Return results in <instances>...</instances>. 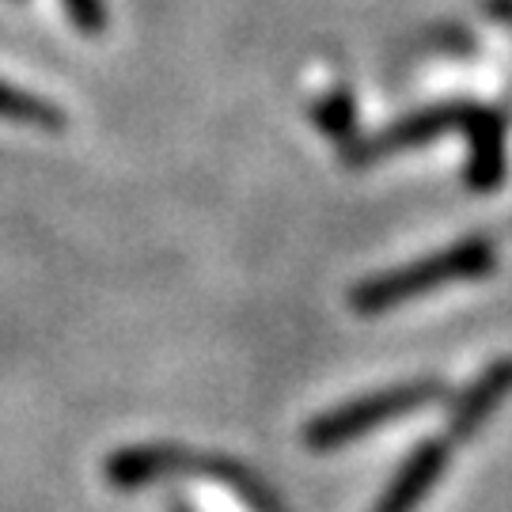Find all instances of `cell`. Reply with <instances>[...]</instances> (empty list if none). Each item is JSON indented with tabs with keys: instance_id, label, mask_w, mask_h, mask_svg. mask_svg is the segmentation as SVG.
I'll list each match as a JSON object with an SVG mask.
<instances>
[{
	"instance_id": "obj_4",
	"label": "cell",
	"mask_w": 512,
	"mask_h": 512,
	"mask_svg": "<svg viewBox=\"0 0 512 512\" xmlns=\"http://www.w3.org/2000/svg\"><path fill=\"white\" fill-rule=\"evenodd\" d=\"M448 440H429L421 444L414 456L403 463V471L395 475V482L387 486V494L380 497V505L372 512H414L425 501V494L437 486V478L448 467Z\"/></svg>"
},
{
	"instance_id": "obj_6",
	"label": "cell",
	"mask_w": 512,
	"mask_h": 512,
	"mask_svg": "<svg viewBox=\"0 0 512 512\" xmlns=\"http://www.w3.org/2000/svg\"><path fill=\"white\" fill-rule=\"evenodd\" d=\"M0 122L38 129V133H65L69 129V114L57 107L54 99L27 92V88H19V84L0 76Z\"/></svg>"
},
{
	"instance_id": "obj_3",
	"label": "cell",
	"mask_w": 512,
	"mask_h": 512,
	"mask_svg": "<svg viewBox=\"0 0 512 512\" xmlns=\"http://www.w3.org/2000/svg\"><path fill=\"white\" fill-rule=\"evenodd\" d=\"M437 395H440L437 384H406V387H391V391H376V395H365L357 403H346L338 406V410H330V414H323V418H315L308 425L304 440H308L311 448H342L349 440L368 437L372 429H380L387 421L429 406Z\"/></svg>"
},
{
	"instance_id": "obj_2",
	"label": "cell",
	"mask_w": 512,
	"mask_h": 512,
	"mask_svg": "<svg viewBox=\"0 0 512 512\" xmlns=\"http://www.w3.org/2000/svg\"><path fill=\"white\" fill-rule=\"evenodd\" d=\"M490 266H494V247L486 239H467V243L448 247L440 255L421 258L414 266H403V270H391V274L357 285L349 293V304H353L357 315H384V311L406 304L410 296L433 293V289L456 285V281L486 277Z\"/></svg>"
},
{
	"instance_id": "obj_7",
	"label": "cell",
	"mask_w": 512,
	"mask_h": 512,
	"mask_svg": "<svg viewBox=\"0 0 512 512\" xmlns=\"http://www.w3.org/2000/svg\"><path fill=\"white\" fill-rule=\"evenodd\" d=\"M311 118H315V126L323 129L330 141L349 145V137H353V95L346 88H334V92H327L311 107Z\"/></svg>"
},
{
	"instance_id": "obj_5",
	"label": "cell",
	"mask_w": 512,
	"mask_h": 512,
	"mask_svg": "<svg viewBox=\"0 0 512 512\" xmlns=\"http://www.w3.org/2000/svg\"><path fill=\"white\" fill-rule=\"evenodd\" d=\"M509 391H512V361H501V365L490 368V372L459 399L456 414H452V437L463 440V437H471V433H478V425L509 399Z\"/></svg>"
},
{
	"instance_id": "obj_8",
	"label": "cell",
	"mask_w": 512,
	"mask_h": 512,
	"mask_svg": "<svg viewBox=\"0 0 512 512\" xmlns=\"http://www.w3.org/2000/svg\"><path fill=\"white\" fill-rule=\"evenodd\" d=\"M65 16L84 38H103L110 27V8L107 0H61Z\"/></svg>"
},
{
	"instance_id": "obj_1",
	"label": "cell",
	"mask_w": 512,
	"mask_h": 512,
	"mask_svg": "<svg viewBox=\"0 0 512 512\" xmlns=\"http://www.w3.org/2000/svg\"><path fill=\"white\" fill-rule=\"evenodd\" d=\"M448 129H459L471 137V167H467V183L475 190H494L501 186V175H505V129H501V118L490 114L482 107H433L421 110L414 118H403L395 126H387L384 133L376 137H365V141H349L342 145V164L349 167H368L384 156H395V152H406L414 145H425Z\"/></svg>"
},
{
	"instance_id": "obj_9",
	"label": "cell",
	"mask_w": 512,
	"mask_h": 512,
	"mask_svg": "<svg viewBox=\"0 0 512 512\" xmlns=\"http://www.w3.org/2000/svg\"><path fill=\"white\" fill-rule=\"evenodd\" d=\"M490 12H494V16H501V19H509V23H512V0H494V4H490Z\"/></svg>"
}]
</instances>
